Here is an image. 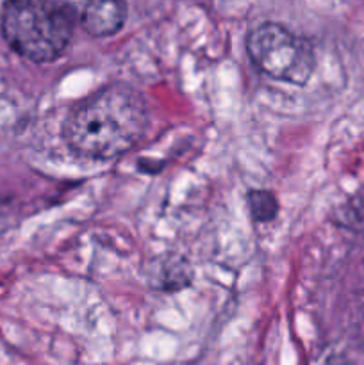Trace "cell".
<instances>
[{
    "label": "cell",
    "instance_id": "obj_1",
    "mask_svg": "<svg viewBox=\"0 0 364 365\" xmlns=\"http://www.w3.org/2000/svg\"><path fill=\"white\" fill-rule=\"evenodd\" d=\"M148 128V107L136 88L107 84L75 103L63 123V141L75 155L111 160L139 145Z\"/></svg>",
    "mask_w": 364,
    "mask_h": 365
},
{
    "label": "cell",
    "instance_id": "obj_2",
    "mask_svg": "<svg viewBox=\"0 0 364 365\" xmlns=\"http://www.w3.org/2000/svg\"><path fill=\"white\" fill-rule=\"evenodd\" d=\"M74 29L75 13L66 0H6L4 6V39L32 63L59 59L71 43Z\"/></svg>",
    "mask_w": 364,
    "mask_h": 365
},
{
    "label": "cell",
    "instance_id": "obj_3",
    "mask_svg": "<svg viewBox=\"0 0 364 365\" xmlns=\"http://www.w3.org/2000/svg\"><path fill=\"white\" fill-rule=\"evenodd\" d=\"M246 53L257 71L268 78L300 88L316 70V56L309 39L275 21H264L250 32Z\"/></svg>",
    "mask_w": 364,
    "mask_h": 365
},
{
    "label": "cell",
    "instance_id": "obj_4",
    "mask_svg": "<svg viewBox=\"0 0 364 365\" xmlns=\"http://www.w3.org/2000/svg\"><path fill=\"white\" fill-rule=\"evenodd\" d=\"M127 20L125 0H84L79 14L82 29L93 38H109L123 29Z\"/></svg>",
    "mask_w": 364,
    "mask_h": 365
},
{
    "label": "cell",
    "instance_id": "obj_5",
    "mask_svg": "<svg viewBox=\"0 0 364 365\" xmlns=\"http://www.w3.org/2000/svg\"><path fill=\"white\" fill-rule=\"evenodd\" d=\"M193 282V267L184 257L164 255L153 260L148 269V284L163 292H177L189 287Z\"/></svg>",
    "mask_w": 364,
    "mask_h": 365
},
{
    "label": "cell",
    "instance_id": "obj_6",
    "mask_svg": "<svg viewBox=\"0 0 364 365\" xmlns=\"http://www.w3.org/2000/svg\"><path fill=\"white\" fill-rule=\"evenodd\" d=\"M246 205H248L250 217L256 223H271L278 216V203L275 192L268 189H250L246 192Z\"/></svg>",
    "mask_w": 364,
    "mask_h": 365
},
{
    "label": "cell",
    "instance_id": "obj_7",
    "mask_svg": "<svg viewBox=\"0 0 364 365\" xmlns=\"http://www.w3.org/2000/svg\"><path fill=\"white\" fill-rule=\"evenodd\" d=\"M325 365H355L350 359H346L345 355H332L328 356Z\"/></svg>",
    "mask_w": 364,
    "mask_h": 365
}]
</instances>
